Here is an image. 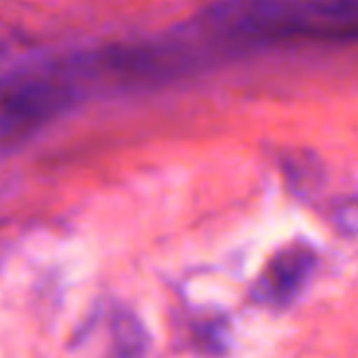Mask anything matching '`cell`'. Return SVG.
<instances>
[{
	"instance_id": "obj_2",
	"label": "cell",
	"mask_w": 358,
	"mask_h": 358,
	"mask_svg": "<svg viewBox=\"0 0 358 358\" xmlns=\"http://www.w3.org/2000/svg\"><path fill=\"white\" fill-rule=\"evenodd\" d=\"M314 255L303 247H291L278 253L262 274V280L255 287V293L262 301L268 303H287L303 285Z\"/></svg>"
},
{
	"instance_id": "obj_3",
	"label": "cell",
	"mask_w": 358,
	"mask_h": 358,
	"mask_svg": "<svg viewBox=\"0 0 358 358\" xmlns=\"http://www.w3.org/2000/svg\"><path fill=\"white\" fill-rule=\"evenodd\" d=\"M110 358H143V337L139 335V327L133 322L120 324V335Z\"/></svg>"
},
{
	"instance_id": "obj_1",
	"label": "cell",
	"mask_w": 358,
	"mask_h": 358,
	"mask_svg": "<svg viewBox=\"0 0 358 358\" xmlns=\"http://www.w3.org/2000/svg\"><path fill=\"white\" fill-rule=\"evenodd\" d=\"M72 101V89L53 78H28L0 93V133H20L55 116Z\"/></svg>"
}]
</instances>
